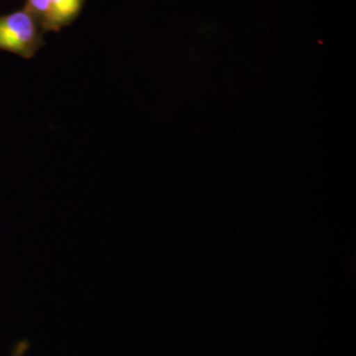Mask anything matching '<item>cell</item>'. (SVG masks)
<instances>
[{"mask_svg":"<svg viewBox=\"0 0 356 356\" xmlns=\"http://www.w3.org/2000/svg\"><path fill=\"white\" fill-rule=\"evenodd\" d=\"M44 34L24 8L0 16V50L31 58L44 46Z\"/></svg>","mask_w":356,"mask_h":356,"instance_id":"cell-1","label":"cell"},{"mask_svg":"<svg viewBox=\"0 0 356 356\" xmlns=\"http://www.w3.org/2000/svg\"><path fill=\"white\" fill-rule=\"evenodd\" d=\"M86 0H51L47 32H58L74 23L81 15Z\"/></svg>","mask_w":356,"mask_h":356,"instance_id":"cell-2","label":"cell"},{"mask_svg":"<svg viewBox=\"0 0 356 356\" xmlns=\"http://www.w3.org/2000/svg\"><path fill=\"white\" fill-rule=\"evenodd\" d=\"M23 8L31 14L43 32L46 33V26L50 15L51 0H26Z\"/></svg>","mask_w":356,"mask_h":356,"instance_id":"cell-3","label":"cell"}]
</instances>
